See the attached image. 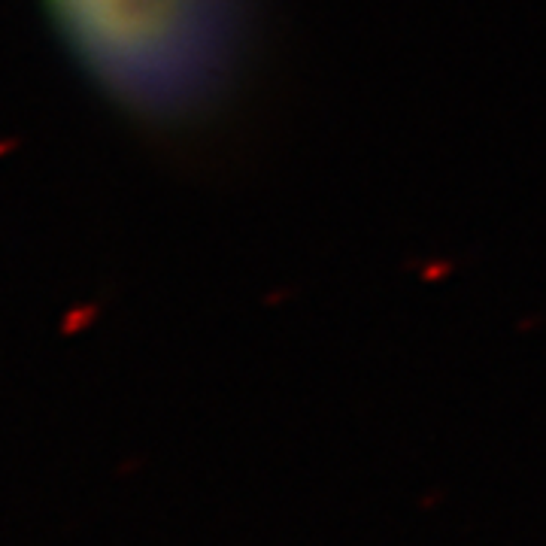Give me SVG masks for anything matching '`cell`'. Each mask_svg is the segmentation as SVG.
Listing matches in <instances>:
<instances>
[{"instance_id": "1", "label": "cell", "mask_w": 546, "mask_h": 546, "mask_svg": "<svg viewBox=\"0 0 546 546\" xmlns=\"http://www.w3.org/2000/svg\"><path fill=\"white\" fill-rule=\"evenodd\" d=\"M179 0H58L61 15L94 64L134 91L158 89L179 61ZM186 55V52H182Z\"/></svg>"}]
</instances>
